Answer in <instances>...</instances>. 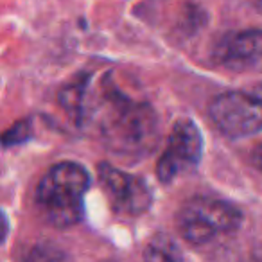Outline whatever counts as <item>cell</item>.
<instances>
[{"label": "cell", "instance_id": "obj_1", "mask_svg": "<svg viewBox=\"0 0 262 262\" xmlns=\"http://www.w3.org/2000/svg\"><path fill=\"white\" fill-rule=\"evenodd\" d=\"M90 120L99 139L113 155L126 160H140L153 153L160 139V124L147 102L135 101L104 79L99 92L84 102L79 120Z\"/></svg>", "mask_w": 262, "mask_h": 262}, {"label": "cell", "instance_id": "obj_2", "mask_svg": "<svg viewBox=\"0 0 262 262\" xmlns=\"http://www.w3.org/2000/svg\"><path fill=\"white\" fill-rule=\"evenodd\" d=\"M90 187V174L77 162L52 165L38 182L34 205L47 225L70 228L84 215V196Z\"/></svg>", "mask_w": 262, "mask_h": 262}, {"label": "cell", "instance_id": "obj_3", "mask_svg": "<svg viewBox=\"0 0 262 262\" xmlns=\"http://www.w3.org/2000/svg\"><path fill=\"white\" fill-rule=\"evenodd\" d=\"M243 225V212L221 198L196 196L180 208L176 226L187 243L205 246L215 239L232 235Z\"/></svg>", "mask_w": 262, "mask_h": 262}, {"label": "cell", "instance_id": "obj_4", "mask_svg": "<svg viewBox=\"0 0 262 262\" xmlns=\"http://www.w3.org/2000/svg\"><path fill=\"white\" fill-rule=\"evenodd\" d=\"M214 126L230 139H243L262 131V84L251 90H230L208 104Z\"/></svg>", "mask_w": 262, "mask_h": 262}, {"label": "cell", "instance_id": "obj_5", "mask_svg": "<svg viewBox=\"0 0 262 262\" xmlns=\"http://www.w3.org/2000/svg\"><path fill=\"white\" fill-rule=\"evenodd\" d=\"M203 137L192 119H178L169 133L165 149L157 164V176L162 183H171L183 172H189L201 162Z\"/></svg>", "mask_w": 262, "mask_h": 262}, {"label": "cell", "instance_id": "obj_6", "mask_svg": "<svg viewBox=\"0 0 262 262\" xmlns=\"http://www.w3.org/2000/svg\"><path fill=\"white\" fill-rule=\"evenodd\" d=\"M97 174L99 183L117 214L137 217L149 210L153 203V192L146 180L113 167L106 162L97 165Z\"/></svg>", "mask_w": 262, "mask_h": 262}, {"label": "cell", "instance_id": "obj_7", "mask_svg": "<svg viewBox=\"0 0 262 262\" xmlns=\"http://www.w3.org/2000/svg\"><path fill=\"white\" fill-rule=\"evenodd\" d=\"M212 61L233 72L262 69V29L223 34L212 49Z\"/></svg>", "mask_w": 262, "mask_h": 262}, {"label": "cell", "instance_id": "obj_8", "mask_svg": "<svg viewBox=\"0 0 262 262\" xmlns=\"http://www.w3.org/2000/svg\"><path fill=\"white\" fill-rule=\"evenodd\" d=\"M33 122L29 119L20 120V122L13 124L9 129H6L4 139H2V144L4 147H11V146H18V144H24L26 140L31 139V133H33Z\"/></svg>", "mask_w": 262, "mask_h": 262}, {"label": "cell", "instance_id": "obj_9", "mask_svg": "<svg viewBox=\"0 0 262 262\" xmlns=\"http://www.w3.org/2000/svg\"><path fill=\"white\" fill-rule=\"evenodd\" d=\"M146 258H158V260L167 258V260H172V258H182V255L176 251L174 244H172L171 241L157 237V239L147 246Z\"/></svg>", "mask_w": 262, "mask_h": 262}, {"label": "cell", "instance_id": "obj_10", "mask_svg": "<svg viewBox=\"0 0 262 262\" xmlns=\"http://www.w3.org/2000/svg\"><path fill=\"white\" fill-rule=\"evenodd\" d=\"M251 160H253V164L262 171V142H258L257 146H255L253 153H251Z\"/></svg>", "mask_w": 262, "mask_h": 262}, {"label": "cell", "instance_id": "obj_11", "mask_svg": "<svg viewBox=\"0 0 262 262\" xmlns=\"http://www.w3.org/2000/svg\"><path fill=\"white\" fill-rule=\"evenodd\" d=\"M255 2V6H257L258 9H262V0H253Z\"/></svg>", "mask_w": 262, "mask_h": 262}]
</instances>
